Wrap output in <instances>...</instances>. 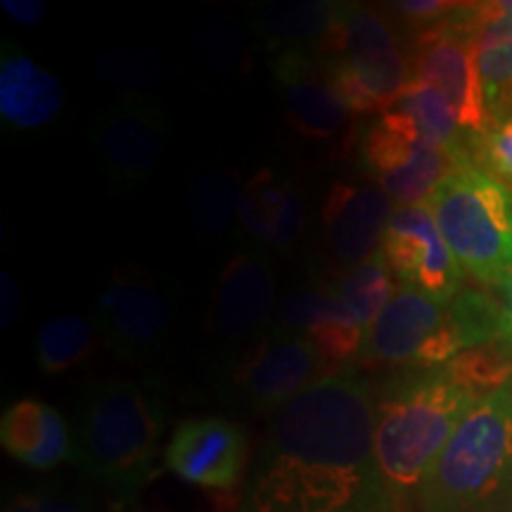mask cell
<instances>
[{"mask_svg": "<svg viewBox=\"0 0 512 512\" xmlns=\"http://www.w3.org/2000/svg\"><path fill=\"white\" fill-rule=\"evenodd\" d=\"M95 74L128 95L155 91L171 74V60L152 48H114L95 62Z\"/></svg>", "mask_w": 512, "mask_h": 512, "instance_id": "obj_27", "label": "cell"}, {"mask_svg": "<svg viewBox=\"0 0 512 512\" xmlns=\"http://www.w3.org/2000/svg\"><path fill=\"white\" fill-rule=\"evenodd\" d=\"M335 292L349 316L363 332L370 330L389 299L394 297V275L389 271L382 252L370 256L363 264L351 266L344 278L335 285Z\"/></svg>", "mask_w": 512, "mask_h": 512, "instance_id": "obj_25", "label": "cell"}, {"mask_svg": "<svg viewBox=\"0 0 512 512\" xmlns=\"http://www.w3.org/2000/svg\"><path fill=\"white\" fill-rule=\"evenodd\" d=\"M245 185L240 174L228 166H214L204 171L192 185L188 211L190 221L204 238H221L240 216V202Z\"/></svg>", "mask_w": 512, "mask_h": 512, "instance_id": "obj_23", "label": "cell"}, {"mask_svg": "<svg viewBox=\"0 0 512 512\" xmlns=\"http://www.w3.org/2000/svg\"><path fill=\"white\" fill-rule=\"evenodd\" d=\"M332 373H337L335 363L316 344L275 328L228 363L223 387L247 411L278 413Z\"/></svg>", "mask_w": 512, "mask_h": 512, "instance_id": "obj_8", "label": "cell"}, {"mask_svg": "<svg viewBox=\"0 0 512 512\" xmlns=\"http://www.w3.org/2000/svg\"><path fill=\"white\" fill-rule=\"evenodd\" d=\"M344 3L330 0H275L247 12L249 27L266 50H316L335 27Z\"/></svg>", "mask_w": 512, "mask_h": 512, "instance_id": "obj_22", "label": "cell"}, {"mask_svg": "<svg viewBox=\"0 0 512 512\" xmlns=\"http://www.w3.org/2000/svg\"><path fill=\"white\" fill-rule=\"evenodd\" d=\"M446 368L460 384H465L470 392L482 399V396L512 384V342L496 339L482 347L467 349L451 363H446Z\"/></svg>", "mask_w": 512, "mask_h": 512, "instance_id": "obj_28", "label": "cell"}, {"mask_svg": "<svg viewBox=\"0 0 512 512\" xmlns=\"http://www.w3.org/2000/svg\"><path fill=\"white\" fill-rule=\"evenodd\" d=\"M503 309H505V339L512 342V271L503 283Z\"/></svg>", "mask_w": 512, "mask_h": 512, "instance_id": "obj_35", "label": "cell"}, {"mask_svg": "<svg viewBox=\"0 0 512 512\" xmlns=\"http://www.w3.org/2000/svg\"><path fill=\"white\" fill-rule=\"evenodd\" d=\"M64 93L53 74L15 43L0 50V117L12 128H41L62 112Z\"/></svg>", "mask_w": 512, "mask_h": 512, "instance_id": "obj_21", "label": "cell"}, {"mask_svg": "<svg viewBox=\"0 0 512 512\" xmlns=\"http://www.w3.org/2000/svg\"><path fill=\"white\" fill-rule=\"evenodd\" d=\"M392 214V200L377 185L358 181L332 183L323 204L325 238L332 254L351 266L368 261L380 252Z\"/></svg>", "mask_w": 512, "mask_h": 512, "instance_id": "obj_17", "label": "cell"}, {"mask_svg": "<svg viewBox=\"0 0 512 512\" xmlns=\"http://www.w3.org/2000/svg\"><path fill=\"white\" fill-rule=\"evenodd\" d=\"M273 76L287 117L304 138L330 140L347 131L354 114L339 100L323 60L313 50H287L275 55Z\"/></svg>", "mask_w": 512, "mask_h": 512, "instance_id": "obj_16", "label": "cell"}, {"mask_svg": "<svg viewBox=\"0 0 512 512\" xmlns=\"http://www.w3.org/2000/svg\"><path fill=\"white\" fill-rule=\"evenodd\" d=\"M240 223L254 242L285 249L302 238L304 195L297 181L273 169H261L245 183Z\"/></svg>", "mask_w": 512, "mask_h": 512, "instance_id": "obj_19", "label": "cell"}, {"mask_svg": "<svg viewBox=\"0 0 512 512\" xmlns=\"http://www.w3.org/2000/svg\"><path fill=\"white\" fill-rule=\"evenodd\" d=\"M95 330L114 354L145 361L164 349L174 330V299L143 266L124 264L102 287L93 311Z\"/></svg>", "mask_w": 512, "mask_h": 512, "instance_id": "obj_10", "label": "cell"}, {"mask_svg": "<svg viewBox=\"0 0 512 512\" xmlns=\"http://www.w3.org/2000/svg\"><path fill=\"white\" fill-rule=\"evenodd\" d=\"M0 8L5 10V15L24 24V27H36L48 15V5L43 0H3Z\"/></svg>", "mask_w": 512, "mask_h": 512, "instance_id": "obj_33", "label": "cell"}, {"mask_svg": "<svg viewBox=\"0 0 512 512\" xmlns=\"http://www.w3.org/2000/svg\"><path fill=\"white\" fill-rule=\"evenodd\" d=\"M392 110L401 112L427 143L446 150H467V136L444 93L430 83L411 81Z\"/></svg>", "mask_w": 512, "mask_h": 512, "instance_id": "obj_24", "label": "cell"}, {"mask_svg": "<svg viewBox=\"0 0 512 512\" xmlns=\"http://www.w3.org/2000/svg\"><path fill=\"white\" fill-rule=\"evenodd\" d=\"M190 46L204 62L219 69L245 64V46L235 27L219 15H197L188 27Z\"/></svg>", "mask_w": 512, "mask_h": 512, "instance_id": "obj_29", "label": "cell"}, {"mask_svg": "<svg viewBox=\"0 0 512 512\" xmlns=\"http://www.w3.org/2000/svg\"><path fill=\"white\" fill-rule=\"evenodd\" d=\"M0 287H3V294H0V313H3V328H8L12 320L17 318L19 313V304H22V294L17 290V283L15 278H12L10 273H3V278H0Z\"/></svg>", "mask_w": 512, "mask_h": 512, "instance_id": "obj_34", "label": "cell"}, {"mask_svg": "<svg viewBox=\"0 0 512 512\" xmlns=\"http://www.w3.org/2000/svg\"><path fill=\"white\" fill-rule=\"evenodd\" d=\"M467 150H446L427 143L401 112L387 110L363 126L358 157L389 200L413 207L430 200L437 185Z\"/></svg>", "mask_w": 512, "mask_h": 512, "instance_id": "obj_9", "label": "cell"}, {"mask_svg": "<svg viewBox=\"0 0 512 512\" xmlns=\"http://www.w3.org/2000/svg\"><path fill=\"white\" fill-rule=\"evenodd\" d=\"M430 209L463 273L503 287L512 271V185L465 155L432 192Z\"/></svg>", "mask_w": 512, "mask_h": 512, "instance_id": "obj_5", "label": "cell"}, {"mask_svg": "<svg viewBox=\"0 0 512 512\" xmlns=\"http://www.w3.org/2000/svg\"><path fill=\"white\" fill-rule=\"evenodd\" d=\"M95 335V323L83 316L50 318L36 335L38 368L46 375L67 373L93 354Z\"/></svg>", "mask_w": 512, "mask_h": 512, "instance_id": "obj_26", "label": "cell"}, {"mask_svg": "<svg viewBox=\"0 0 512 512\" xmlns=\"http://www.w3.org/2000/svg\"><path fill=\"white\" fill-rule=\"evenodd\" d=\"M0 444L29 470H53L74 456V432L57 408L41 399H19L5 408Z\"/></svg>", "mask_w": 512, "mask_h": 512, "instance_id": "obj_20", "label": "cell"}, {"mask_svg": "<svg viewBox=\"0 0 512 512\" xmlns=\"http://www.w3.org/2000/svg\"><path fill=\"white\" fill-rule=\"evenodd\" d=\"M375 463V399L354 368L275 413L238 512H406Z\"/></svg>", "mask_w": 512, "mask_h": 512, "instance_id": "obj_1", "label": "cell"}, {"mask_svg": "<svg viewBox=\"0 0 512 512\" xmlns=\"http://www.w3.org/2000/svg\"><path fill=\"white\" fill-rule=\"evenodd\" d=\"M380 252L401 287L451 304L463 290V268L446 245L430 204L396 207L384 230Z\"/></svg>", "mask_w": 512, "mask_h": 512, "instance_id": "obj_13", "label": "cell"}, {"mask_svg": "<svg viewBox=\"0 0 512 512\" xmlns=\"http://www.w3.org/2000/svg\"><path fill=\"white\" fill-rule=\"evenodd\" d=\"M467 155L501 181H512V112L496 117L484 131L470 133Z\"/></svg>", "mask_w": 512, "mask_h": 512, "instance_id": "obj_30", "label": "cell"}, {"mask_svg": "<svg viewBox=\"0 0 512 512\" xmlns=\"http://www.w3.org/2000/svg\"><path fill=\"white\" fill-rule=\"evenodd\" d=\"M5 512H93L88 498L64 489H34L12 496Z\"/></svg>", "mask_w": 512, "mask_h": 512, "instance_id": "obj_31", "label": "cell"}, {"mask_svg": "<svg viewBox=\"0 0 512 512\" xmlns=\"http://www.w3.org/2000/svg\"><path fill=\"white\" fill-rule=\"evenodd\" d=\"M275 275L261 252H235L211 294V330L226 342H259L271 332Z\"/></svg>", "mask_w": 512, "mask_h": 512, "instance_id": "obj_14", "label": "cell"}, {"mask_svg": "<svg viewBox=\"0 0 512 512\" xmlns=\"http://www.w3.org/2000/svg\"><path fill=\"white\" fill-rule=\"evenodd\" d=\"M413 81L430 83L451 102L463 131L479 133L494 121L477 67V31L467 5L415 36L411 50Z\"/></svg>", "mask_w": 512, "mask_h": 512, "instance_id": "obj_11", "label": "cell"}, {"mask_svg": "<svg viewBox=\"0 0 512 512\" xmlns=\"http://www.w3.org/2000/svg\"><path fill=\"white\" fill-rule=\"evenodd\" d=\"M280 328L302 335L323 351L335 366L358 356L363 332L339 302L335 287L294 290L278 306Z\"/></svg>", "mask_w": 512, "mask_h": 512, "instance_id": "obj_18", "label": "cell"}, {"mask_svg": "<svg viewBox=\"0 0 512 512\" xmlns=\"http://www.w3.org/2000/svg\"><path fill=\"white\" fill-rule=\"evenodd\" d=\"M169 119L155 102L124 95L107 102L93 119V138L98 145L107 178L117 195L136 192L147 183L162 157Z\"/></svg>", "mask_w": 512, "mask_h": 512, "instance_id": "obj_12", "label": "cell"}, {"mask_svg": "<svg viewBox=\"0 0 512 512\" xmlns=\"http://www.w3.org/2000/svg\"><path fill=\"white\" fill-rule=\"evenodd\" d=\"M313 53L351 114L392 110L413 81L411 53L403 50L389 17L368 5L344 3L335 27Z\"/></svg>", "mask_w": 512, "mask_h": 512, "instance_id": "obj_6", "label": "cell"}, {"mask_svg": "<svg viewBox=\"0 0 512 512\" xmlns=\"http://www.w3.org/2000/svg\"><path fill=\"white\" fill-rule=\"evenodd\" d=\"M467 349L451 306L411 287H399L363 335L358 361L399 370L441 368Z\"/></svg>", "mask_w": 512, "mask_h": 512, "instance_id": "obj_7", "label": "cell"}, {"mask_svg": "<svg viewBox=\"0 0 512 512\" xmlns=\"http://www.w3.org/2000/svg\"><path fill=\"white\" fill-rule=\"evenodd\" d=\"M479 396L451 370L403 368L375 399V463L396 496H415Z\"/></svg>", "mask_w": 512, "mask_h": 512, "instance_id": "obj_2", "label": "cell"}, {"mask_svg": "<svg viewBox=\"0 0 512 512\" xmlns=\"http://www.w3.org/2000/svg\"><path fill=\"white\" fill-rule=\"evenodd\" d=\"M505 112H512V88H510V93H508V100H505V110H503V114Z\"/></svg>", "mask_w": 512, "mask_h": 512, "instance_id": "obj_36", "label": "cell"}, {"mask_svg": "<svg viewBox=\"0 0 512 512\" xmlns=\"http://www.w3.org/2000/svg\"><path fill=\"white\" fill-rule=\"evenodd\" d=\"M164 463L183 482L233 491L247 470V437L219 415L183 420L166 444Z\"/></svg>", "mask_w": 512, "mask_h": 512, "instance_id": "obj_15", "label": "cell"}, {"mask_svg": "<svg viewBox=\"0 0 512 512\" xmlns=\"http://www.w3.org/2000/svg\"><path fill=\"white\" fill-rule=\"evenodd\" d=\"M458 5L460 3H446V0H401V3H392V12L406 19L408 27L420 34L456 12Z\"/></svg>", "mask_w": 512, "mask_h": 512, "instance_id": "obj_32", "label": "cell"}, {"mask_svg": "<svg viewBox=\"0 0 512 512\" xmlns=\"http://www.w3.org/2000/svg\"><path fill=\"white\" fill-rule=\"evenodd\" d=\"M415 503L418 512H512V384L477 399Z\"/></svg>", "mask_w": 512, "mask_h": 512, "instance_id": "obj_4", "label": "cell"}, {"mask_svg": "<svg viewBox=\"0 0 512 512\" xmlns=\"http://www.w3.org/2000/svg\"><path fill=\"white\" fill-rule=\"evenodd\" d=\"M166 408L157 387L107 380L86 387L76 406L72 460L114 496H138L159 456Z\"/></svg>", "mask_w": 512, "mask_h": 512, "instance_id": "obj_3", "label": "cell"}]
</instances>
